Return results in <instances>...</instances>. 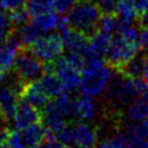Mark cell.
Returning a JSON list of instances; mask_svg holds the SVG:
<instances>
[{
	"instance_id": "cell-34",
	"label": "cell",
	"mask_w": 148,
	"mask_h": 148,
	"mask_svg": "<svg viewBox=\"0 0 148 148\" xmlns=\"http://www.w3.org/2000/svg\"><path fill=\"white\" fill-rule=\"evenodd\" d=\"M139 14L143 13L145 10L148 8V0H129Z\"/></svg>"
},
{
	"instance_id": "cell-4",
	"label": "cell",
	"mask_w": 148,
	"mask_h": 148,
	"mask_svg": "<svg viewBox=\"0 0 148 148\" xmlns=\"http://www.w3.org/2000/svg\"><path fill=\"white\" fill-rule=\"evenodd\" d=\"M113 75V69L108 64L99 69H86L81 74L79 90L83 95L98 97L106 92Z\"/></svg>"
},
{
	"instance_id": "cell-37",
	"label": "cell",
	"mask_w": 148,
	"mask_h": 148,
	"mask_svg": "<svg viewBox=\"0 0 148 148\" xmlns=\"http://www.w3.org/2000/svg\"><path fill=\"white\" fill-rule=\"evenodd\" d=\"M12 29H13V28H12ZM12 29H11V31H12ZM11 31H9V29H3V28H0V45H2V44L7 40V38L9 37Z\"/></svg>"
},
{
	"instance_id": "cell-20",
	"label": "cell",
	"mask_w": 148,
	"mask_h": 148,
	"mask_svg": "<svg viewBox=\"0 0 148 148\" xmlns=\"http://www.w3.org/2000/svg\"><path fill=\"white\" fill-rule=\"evenodd\" d=\"M116 15L123 25H133L136 20H138V12L136 11L134 5L129 0H120L116 7Z\"/></svg>"
},
{
	"instance_id": "cell-35",
	"label": "cell",
	"mask_w": 148,
	"mask_h": 148,
	"mask_svg": "<svg viewBox=\"0 0 148 148\" xmlns=\"http://www.w3.org/2000/svg\"><path fill=\"white\" fill-rule=\"evenodd\" d=\"M139 44H140V49L148 52V28H144L140 32Z\"/></svg>"
},
{
	"instance_id": "cell-24",
	"label": "cell",
	"mask_w": 148,
	"mask_h": 148,
	"mask_svg": "<svg viewBox=\"0 0 148 148\" xmlns=\"http://www.w3.org/2000/svg\"><path fill=\"white\" fill-rule=\"evenodd\" d=\"M119 26H120V21H119L118 16L114 14L106 13L99 18L97 29L112 34V33H116Z\"/></svg>"
},
{
	"instance_id": "cell-28",
	"label": "cell",
	"mask_w": 148,
	"mask_h": 148,
	"mask_svg": "<svg viewBox=\"0 0 148 148\" xmlns=\"http://www.w3.org/2000/svg\"><path fill=\"white\" fill-rule=\"evenodd\" d=\"M119 1L120 0H96V3H97L98 8L102 14H114Z\"/></svg>"
},
{
	"instance_id": "cell-26",
	"label": "cell",
	"mask_w": 148,
	"mask_h": 148,
	"mask_svg": "<svg viewBox=\"0 0 148 148\" xmlns=\"http://www.w3.org/2000/svg\"><path fill=\"white\" fill-rule=\"evenodd\" d=\"M97 148H127L124 136L122 133H116L110 138L103 139Z\"/></svg>"
},
{
	"instance_id": "cell-22",
	"label": "cell",
	"mask_w": 148,
	"mask_h": 148,
	"mask_svg": "<svg viewBox=\"0 0 148 148\" xmlns=\"http://www.w3.org/2000/svg\"><path fill=\"white\" fill-rule=\"evenodd\" d=\"M18 35H20V39L22 42L23 48H27L32 45L33 42H35L39 38L42 37V33L39 31V28L37 27L33 22H28V23L24 24L23 26L18 28Z\"/></svg>"
},
{
	"instance_id": "cell-15",
	"label": "cell",
	"mask_w": 148,
	"mask_h": 148,
	"mask_svg": "<svg viewBox=\"0 0 148 148\" xmlns=\"http://www.w3.org/2000/svg\"><path fill=\"white\" fill-rule=\"evenodd\" d=\"M39 82L49 98H56L69 92L55 72H44V74L39 77Z\"/></svg>"
},
{
	"instance_id": "cell-38",
	"label": "cell",
	"mask_w": 148,
	"mask_h": 148,
	"mask_svg": "<svg viewBox=\"0 0 148 148\" xmlns=\"http://www.w3.org/2000/svg\"><path fill=\"white\" fill-rule=\"evenodd\" d=\"M143 79L145 81V83L148 85V56H147V59H146V62H145V66H144Z\"/></svg>"
},
{
	"instance_id": "cell-36",
	"label": "cell",
	"mask_w": 148,
	"mask_h": 148,
	"mask_svg": "<svg viewBox=\"0 0 148 148\" xmlns=\"http://www.w3.org/2000/svg\"><path fill=\"white\" fill-rule=\"evenodd\" d=\"M139 26L143 28H148V8L143 13H140V16L138 18Z\"/></svg>"
},
{
	"instance_id": "cell-33",
	"label": "cell",
	"mask_w": 148,
	"mask_h": 148,
	"mask_svg": "<svg viewBox=\"0 0 148 148\" xmlns=\"http://www.w3.org/2000/svg\"><path fill=\"white\" fill-rule=\"evenodd\" d=\"M3 8L1 7L0 5V28H3V29H9L11 31L12 29V26H11V24H10V21H9V18H8V15L5 14V12L3 11Z\"/></svg>"
},
{
	"instance_id": "cell-30",
	"label": "cell",
	"mask_w": 148,
	"mask_h": 148,
	"mask_svg": "<svg viewBox=\"0 0 148 148\" xmlns=\"http://www.w3.org/2000/svg\"><path fill=\"white\" fill-rule=\"evenodd\" d=\"M28 0H0V5L7 11L23 8L26 5Z\"/></svg>"
},
{
	"instance_id": "cell-10",
	"label": "cell",
	"mask_w": 148,
	"mask_h": 148,
	"mask_svg": "<svg viewBox=\"0 0 148 148\" xmlns=\"http://www.w3.org/2000/svg\"><path fill=\"white\" fill-rule=\"evenodd\" d=\"M60 36L62 37L64 48L68 52H76L83 55L90 48L89 45V38L86 34L75 28L68 26V27L61 29Z\"/></svg>"
},
{
	"instance_id": "cell-18",
	"label": "cell",
	"mask_w": 148,
	"mask_h": 148,
	"mask_svg": "<svg viewBox=\"0 0 148 148\" xmlns=\"http://www.w3.org/2000/svg\"><path fill=\"white\" fill-rule=\"evenodd\" d=\"M89 45L94 51H96L98 55L106 56L107 51L112 42V34L106 33L100 29H96L89 35Z\"/></svg>"
},
{
	"instance_id": "cell-8",
	"label": "cell",
	"mask_w": 148,
	"mask_h": 148,
	"mask_svg": "<svg viewBox=\"0 0 148 148\" xmlns=\"http://www.w3.org/2000/svg\"><path fill=\"white\" fill-rule=\"evenodd\" d=\"M55 73L69 92H74L81 84V72L69 63L65 57H60L53 61Z\"/></svg>"
},
{
	"instance_id": "cell-16",
	"label": "cell",
	"mask_w": 148,
	"mask_h": 148,
	"mask_svg": "<svg viewBox=\"0 0 148 148\" xmlns=\"http://www.w3.org/2000/svg\"><path fill=\"white\" fill-rule=\"evenodd\" d=\"M146 59H147V52L146 51L137 52L127 63H125L122 68H120L116 71H119L123 75L131 77V79L143 77V71Z\"/></svg>"
},
{
	"instance_id": "cell-32",
	"label": "cell",
	"mask_w": 148,
	"mask_h": 148,
	"mask_svg": "<svg viewBox=\"0 0 148 148\" xmlns=\"http://www.w3.org/2000/svg\"><path fill=\"white\" fill-rule=\"evenodd\" d=\"M35 148H66L59 139H42Z\"/></svg>"
},
{
	"instance_id": "cell-31",
	"label": "cell",
	"mask_w": 148,
	"mask_h": 148,
	"mask_svg": "<svg viewBox=\"0 0 148 148\" xmlns=\"http://www.w3.org/2000/svg\"><path fill=\"white\" fill-rule=\"evenodd\" d=\"M79 0H56V10L59 13H66Z\"/></svg>"
},
{
	"instance_id": "cell-14",
	"label": "cell",
	"mask_w": 148,
	"mask_h": 148,
	"mask_svg": "<svg viewBox=\"0 0 148 148\" xmlns=\"http://www.w3.org/2000/svg\"><path fill=\"white\" fill-rule=\"evenodd\" d=\"M127 116L132 122H140L148 118V89L138 94L127 108Z\"/></svg>"
},
{
	"instance_id": "cell-1",
	"label": "cell",
	"mask_w": 148,
	"mask_h": 148,
	"mask_svg": "<svg viewBox=\"0 0 148 148\" xmlns=\"http://www.w3.org/2000/svg\"><path fill=\"white\" fill-rule=\"evenodd\" d=\"M148 89V85L142 77L131 79L113 70V75L106 89V98L110 106H129L138 94Z\"/></svg>"
},
{
	"instance_id": "cell-6",
	"label": "cell",
	"mask_w": 148,
	"mask_h": 148,
	"mask_svg": "<svg viewBox=\"0 0 148 148\" xmlns=\"http://www.w3.org/2000/svg\"><path fill=\"white\" fill-rule=\"evenodd\" d=\"M27 49L42 62L47 63L53 62L60 58L64 49V45L60 35L45 34L27 47Z\"/></svg>"
},
{
	"instance_id": "cell-13",
	"label": "cell",
	"mask_w": 148,
	"mask_h": 148,
	"mask_svg": "<svg viewBox=\"0 0 148 148\" xmlns=\"http://www.w3.org/2000/svg\"><path fill=\"white\" fill-rule=\"evenodd\" d=\"M75 113L76 120L92 121L98 114V106L96 101L90 96L82 95L75 99Z\"/></svg>"
},
{
	"instance_id": "cell-27",
	"label": "cell",
	"mask_w": 148,
	"mask_h": 148,
	"mask_svg": "<svg viewBox=\"0 0 148 148\" xmlns=\"http://www.w3.org/2000/svg\"><path fill=\"white\" fill-rule=\"evenodd\" d=\"M65 59L69 61V63L71 65H73L75 69L79 71L81 73L84 70L86 69V62L84 59L83 55L81 53H76V52H69L68 55H65Z\"/></svg>"
},
{
	"instance_id": "cell-3",
	"label": "cell",
	"mask_w": 148,
	"mask_h": 148,
	"mask_svg": "<svg viewBox=\"0 0 148 148\" xmlns=\"http://www.w3.org/2000/svg\"><path fill=\"white\" fill-rule=\"evenodd\" d=\"M98 132L85 121L68 125L58 135V139L66 148H96Z\"/></svg>"
},
{
	"instance_id": "cell-12",
	"label": "cell",
	"mask_w": 148,
	"mask_h": 148,
	"mask_svg": "<svg viewBox=\"0 0 148 148\" xmlns=\"http://www.w3.org/2000/svg\"><path fill=\"white\" fill-rule=\"evenodd\" d=\"M20 95L10 85L0 86V111L8 122L14 118Z\"/></svg>"
},
{
	"instance_id": "cell-41",
	"label": "cell",
	"mask_w": 148,
	"mask_h": 148,
	"mask_svg": "<svg viewBox=\"0 0 148 148\" xmlns=\"http://www.w3.org/2000/svg\"><path fill=\"white\" fill-rule=\"evenodd\" d=\"M0 148H11L10 145L8 143H3V144H0Z\"/></svg>"
},
{
	"instance_id": "cell-29",
	"label": "cell",
	"mask_w": 148,
	"mask_h": 148,
	"mask_svg": "<svg viewBox=\"0 0 148 148\" xmlns=\"http://www.w3.org/2000/svg\"><path fill=\"white\" fill-rule=\"evenodd\" d=\"M134 134L140 140L148 142V118L138 122V124H134Z\"/></svg>"
},
{
	"instance_id": "cell-21",
	"label": "cell",
	"mask_w": 148,
	"mask_h": 148,
	"mask_svg": "<svg viewBox=\"0 0 148 148\" xmlns=\"http://www.w3.org/2000/svg\"><path fill=\"white\" fill-rule=\"evenodd\" d=\"M18 50L20 49L13 47L7 42L0 45V70L9 72L14 65Z\"/></svg>"
},
{
	"instance_id": "cell-7",
	"label": "cell",
	"mask_w": 148,
	"mask_h": 148,
	"mask_svg": "<svg viewBox=\"0 0 148 148\" xmlns=\"http://www.w3.org/2000/svg\"><path fill=\"white\" fill-rule=\"evenodd\" d=\"M13 68L16 76L25 83L39 79L44 74V62L35 57L27 48H21L18 50Z\"/></svg>"
},
{
	"instance_id": "cell-40",
	"label": "cell",
	"mask_w": 148,
	"mask_h": 148,
	"mask_svg": "<svg viewBox=\"0 0 148 148\" xmlns=\"http://www.w3.org/2000/svg\"><path fill=\"white\" fill-rule=\"evenodd\" d=\"M7 74L8 72H5V71H2V70H0V84L2 83L3 81H5V76H7Z\"/></svg>"
},
{
	"instance_id": "cell-23",
	"label": "cell",
	"mask_w": 148,
	"mask_h": 148,
	"mask_svg": "<svg viewBox=\"0 0 148 148\" xmlns=\"http://www.w3.org/2000/svg\"><path fill=\"white\" fill-rule=\"evenodd\" d=\"M25 9L32 18L48 12H53L56 9V0H28Z\"/></svg>"
},
{
	"instance_id": "cell-11",
	"label": "cell",
	"mask_w": 148,
	"mask_h": 148,
	"mask_svg": "<svg viewBox=\"0 0 148 148\" xmlns=\"http://www.w3.org/2000/svg\"><path fill=\"white\" fill-rule=\"evenodd\" d=\"M20 97L25 99L26 101L29 102L34 107H36L42 112L47 106V103L49 102V96L42 89L39 79L29 81L24 84L21 94H20Z\"/></svg>"
},
{
	"instance_id": "cell-25",
	"label": "cell",
	"mask_w": 148,
	"mask_h": 148,
	"mask_svg": "<svg viewBox=\"0 0 148 148\" xmlns=\"http://www.w3.org/2000/svg\"><path fill=\"white\" fill-rule=\"evenodd\" d=\"M8 18H9L11 26L13 28H18L23 26L24 24L28 23L31 15L27 12V10L23 7V8H18V9L9 11Z\"/></svg>"
},
{
	"instance_id": "cell-5",
	"label": "cell",
	"mask_w": 148,
	"mask_h": 148,
	"mask_svg": "<svg viewBox=\"0 0 148 148\" xmlns=\"http://www.w3.org/2000/svg\"><path fill=\"white\" fill-rule=\"evenodd\" d=\"M140 46L136 42L126 39L121 34L116 33L106 53V63L113 70H119L134 57Z\"/></svg>"
},
{
	"instance_id": "cell-39",
	"label": "cell",
	"mask_w": 148,
	"mask_h": 148,
	"mask_svg": "<svg viewBox=\"0 0 148 148\" xmlns=\"http://www.w3.org/2000/svg\"><path fill=\"white\" fill-rule=\"evenodd\" d=\"M9 122L5 120V116H2V113H1V111H0V129H5V127H8L7 124H8Z\"/></svg>"
},
{
	"instance_id": "cell-19",
	"label": "cell",
	"mask_w": 148,
	"mask_h": 148,
	"mask_svg": "<svg viewBox=\"0 0 148 148\" xmlns=\"http://www.w3.org/2000/svg\"><path fill=\"white\" fill-rule=\"evenodd\" d=\"M61 20H62V18L59 16L57 13L48 12V13L34 16L32 22L39 28V31L42 34H48L50 32H53L55 29H58Z\"/></svg>"
},
{
	"instance_id": "cell-2",
	"label": "cell",
	"mask_w": 148,
	"mask_h": 148,
	"mask_svg": "<svg viewBox=\"0 0 148 148\" xmlns=\"http://www.w3.org/2000/svg\"><path fill=\"white\" fill-rule=\"evenodd\" d=\"M101 12L96 2L92 0H79L66 12L65 20L71 27L89 36L97 29Z\"/></svg>"
},
{
	"instance_id": "cell-17",
	"label": "cell",
	"mask_w": 148,
	"mask_h": 148,
	"mask_svg": "<svg viewBox=\"0 0 148 148\" xmlns=\"http://www.w3.org/2000/svg\"><path fill=\"white\" fill-rule=\"evenodd\" d=\"M44 122H36L33 124L28 125L27 127L22 130L21 137L23 143L28 148H35L38 144L45 138V133H46V126L42 124Z\"/></svg>"
},
{
	"instance_id": "cell-9",
	"label": "cell",
	"mask_w": 148,
	"mask_h": 148,
	"mask_svg": "<svg viewBox=\"0 0 148 148\" xmlns=\"http://www.w3.org/2000/svg\"><path fill=\"white\" fill-rule=\"evenodd\" d=\"M42 121V112L31 105L25 99L20 97L16 112L14 114L13 123L16 131H22L28 125Z\"/></svg>"
}]
</instances>
